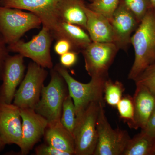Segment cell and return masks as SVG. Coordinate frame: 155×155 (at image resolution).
<instances>
[{"label": "cell", "mask_w": 155, "mask_h": 155, "mask_svg": "<svg viewBox=\"0 0 155 155\" xmlns=\"http://www.w3.org/2000/svg\"><path fill=\"white\" fill-rule=\"evenodd\" d=\"M54 50L57 54L61 56L70 51H73V48L71 43L68 40L60 38L57 40L54 46Z\"/></svg>", "instance_id": "29"}, {"label": "cell", "mask_w": 155, "mask_h": 155, "mask_svg": "<svg viewBox=\"0 0 155 155\" xmlns=\"http://www.w3.org/2000/svg\"><path fill=\"white\" fill-rule=\"evenodd\" d=\"M119 2V0H94L87 7L92 11L102 14L110 21Z\"/></svg>", "instance_id": "23"}, {"label": "cell", "mask_w": 155, "mask_h": 155, "mask_svg": "<svg viewBox=\"0 0 155 155\" xmlns=\"http://www.w3.org/2000/svg\"><path fill=\"white\" fill-rule=\"evenodd\" d=\"M121 2L134 14L139 23L148 11L153 8L149 0H122Z\"/></svg>", "instance_id": "24"}, {"label": "cell", "mask_w": 155, "mask_h": 155, "mask_svg": "<svg viewBox=\"0 0 155 155\" xmlns=\"http://www.w3.org/2000/svg\"><path fill=\"white\" fill-rule=\"evenodd\" d=\"M76 121V115L74 102L69 94L65 99L63 104L61 122L73 135Z\"/></svg>", "instance_id": "22"}, {"label": "cell", "mask_w": 155, "mask_h": 155, "mask_svg": "<svg viewBox=\"0 0 155 155\" xmlns=\"http://www.w3.org/2000/svg\"><path fill=\"white\" fill-rule=\"evenodd\" d=\"M134 62L128 78L134 81L155 62V10L148 11L130 38Z\"/></svg>", "instance_id": "1"}, {"label": "cell", "mask_w": 155, "mask_h": 155, "mask_svg": "<svg viewBox=\"0 0 155 155\" xmlns=\"http://www.w3.org/2000/svg\"><path fill=\"white\" fill-rule=\"evenodd\" d=\"M64 78L68 87L69 95L75 105L76 115L84 110L91 103H104V89L107 78H91L87 83L79 82L71 76L67 68L60 64L54 68Z\"/></svg>", "instance_id": "2"}, {"label": "cell", "mask_w": 155, "mask_h": 155, "mask_svg": "<svg viewBox=\"0 0 155 155\" xmlns=\"http://www.w3.org/2000/svg\"><path fill=\"white\" fill-rule=\"evenodd\" d=\"M48 75L45 68L35 62H30L26 74L15 93L13 104L21 109L34 110L40 99Z\"/></svg>", "instance_id": "8"}, {"label": "cell", "mask_w": 155, "mask_h": 155, "mask_svg": "<svg viewBox=\"0 0 155 155\" xmlns=\"http://www.w3.org/2000/svg\"><path fill=\"white\" fill-rule=\"evenodd\" d=\"M136 84L145 87L155 96V62L134 80Z\"/></svg>", "instance_id": "25"}, {"label": "cell", "mask_w": 155, "mask_h": 155, "mask_svg": "<svg viewBox=\"0 0 155 155\" xmlns=\"http://www.w3.org/2000/svg\"><path fill=\"white\" fill-rule=\"evenodd\" d=\"M116 107L121 119L127 122V124L132 121L134 112L133 97L129 95L122 97Z\"/></svg>", "instance_id": "26"}, {"label": "cell", "mask_w": 155, "mask_h": 155, "mask_svg": "<svg viewBox=\"0 0 155 155\" xmlns=\"http://www.w3.org/2000/svg\"><path fill=\"white\" fill-rule=\"evenodd\" d=\"M142 130L149 135L155 137V105L148 119L145 127Z\"/></svg>", "instance_id": "31"}, {"label": "cell", "mask_w": 155, "mask_h": 155, "mask_svg": "<svg viewBox=\"0 0 155 155\" xmlns=\"http://www.w3.org/2000/svg\"><path fill=\"white\" fill-rule=\"evenodd\" d=\"M22 119L21 154H28L44 137L47 120L32 109H20Z\"/></svg>", "instance_id": "12"}, {"label": "cell", "mask_w": 155, "mask_h": 155, "mask_svg": "<svg viewBox=\"0 0 155 155\" xmlns=\"http://www.w3.org/2000/svg\"><path fill=\"white\" fill-rule=\"evenodd\" d=\"M0 137L4 143L20 147L22 142V119L19 107L0 101Z\"/></svg>", "instance_id": "13"}, {"label": "cell", "mask_w": 155, "mask_h": 155, "mask_svg": "<svg viewBox=\"0 0 155 155\" xmlns=\"http://www.w3.org/2000/svg\"><path fill=\"white\" fill-rule=\"evenodd\" d=\"M119 50L114 43L92 41L81 51L85 69L91 78H108V70Z\"/></svg>", "instance_id": "9"}, {"label": "cell", "mask_w": 155, "mask_h": 155, "mask_svg": "<svg viewBox=\"0 0 155 155\" xmlns=\"http://www.w3.org/2000/svg\"><path fill=\"white\" fill-rule=\"evenodd\" d=\"M133 97L134 112L132 121L128 123L130 128L144 129L155 105V96L145 87L136 84Z\"/></svg>", "instance_id": "15"}, {"label": "cell", "mask_w": 155, "mask_h": 155, "mask_svg": "<svg viewBox=\"0 0 155 155\" xmlns=\"http://www.w3.org/2000/svg\"><path fill=\"white\" fill-rule=\"evenodd\" d=\"M0 33V79L2 80L3 68L6 59L9 56L8 46Z\"/></svg>", "instance_id": "30"}, {"label": "cell", "mask_w": 155, "mask_h": 155, "mask_svg": "<svg viewBox=\"0 0 155 155\" xmlns=\"http://www.w3.org/2000/svg\"><path fill=\"white\" fill-rule=\"evenodd\" d=\"M35 153L37 155H69L67 153L59 150L47 143L40 144L37 147Z\"/></svg>", "instance_id": "27"}, {"label": "cell", "mask_w": 155, "mask_h": 155, "mask_svg": "<svg viewBox=\"0 0 155 155\" xmlns=\"http://www.w3.org/2000/svg\"><path fill=\"white\" fill-rule=\"evenodd\" d=\"M155 153V137L141 130L129 139L122 155H154Z\"/></svg>", "instance_id": "20"}, {"label": "cell", "mask_w": 155, "mask_h": 155, "mask_svg": "<svg viewBox=\"0 0 155 155\" xmlns=\"http://www.w3.org/2000/svg\"><path fill=\"white\" fill-rule=\"evenodd\" d=\"M87 17L86 30L92 42H113L114 32L110 20L99 13L84 7Z\"/></svg>", "instance_id": "17"}, {"label": "cell", "mask_w": 155, "mask_h": 155, "mask_svg": "<svg viewBox=\"0 0 155 155\" xmlns=\"http://www.w3.org/2000/svg\"><path fill=\"white\" fill-rule=\"evenodd\" d=\"M77 60V52L70 51L60 56V64L65 68H70L75 65Z\"/></svg>", "instance_id": "28"}, {"label": "cell", "mask_w": 155, "mask_h": 155, "mask_svg": "<svg viewBox=\"0 0 155 155\" xmlns=\"http://www.w3.org/2000/svg\"><path fill=\"white\" fill-rule=\"evenodd\" d=\"M101 103H91L76 115L73 131L75 155H94L97 143V122Z\"/></svg>", "instance_id": "3"}, {"label": "cell", "mask_w": 155, "mask_h": 155, "mask_svg": "<svg viewBox=\"0 0 155 155\" xmlns=\"http://www.w3.org/2000/svg\"><path fill=\"white\" fill-rule=\"evenodd\" d=\"M101 103L97 121V143L94 155H122L130 137L126 130L114 129L107 119Z\"/></svg>", "instance_id": "7"}, {"label": "cell", "mask_w": 155, "mask_h": 155, "mask_svg": "<svg viewBox=\"0 0 155 155\" xmlns=\"http://www.w3.org/2000/svg\"><path fill=\"white\" fill-rule=\"evenodd\" d=\"M153 9L155 10V0H149Z\"/></svg>", "instance_id": "33"}, {"label": "cell", "mask_w": 155, "mask_h": 155, "mask_svg": "<svg viewBox=\"0 0 155 155\" xmlns=\"http://www.w3.org/2000/svg\"><path fill=\"white\" fill-rule=\"evenodd\" d=\"M51 33L56 40L64 38L70 42L73 51L76 52L81 51L92 42L89 35L84 29L79 25L67 22H58Z\"/></svg>", "instance_id": "18"}, {"label": "cell", "mask_w": 155, "mask_h": 155, "mask_svg": "<svg viewBox=\"0 0 155 155\" xmlns=\"http://www.w3.org/2000/svg\"><path fill=\"white\" fill-rule=\"evenodd\" d=\"M47 144L69 155H75L74 137L61 120L48 123L44 135Z\"/></svg>", "instance_id": "16"}, {"label": "cell", "mask_w": 155, "mask_h": 155, "mask_svg": "<svg viewBox=\"0 0 155 155\" xmlns=\"http://www.w3.org/2000/svg\"><path fill=\"white\" fill-rule=\"evenodd\" d=\"M54 39L51 31L45 26L30 41L21 40L8 45L9 52L17 53L45 68L52 69L53 63L51 47Z\"/></svg>", "instance_id": "6"}, {"label": "cell", "mask_w": 155, "mask_h": 155, "mask_svg": "<svg viewBox=\"0 0 155 155\" xmlns=\"http://www.w3.org/2000/svg\"><path fill=\"white\" fill-rule=\"evenodd\" d=\"M60 0H0V6L25 10L36 15L42 25L51 31L58 22L57 9Z\"/></svg>", "instance_id": "10"}, {"label": "cell", "mask_w": 155, "mask_h": 155, "mask_svg": "<svg viewBox=\"0 0 155 155\" xmlns=\"http://www.w3.org/2000/svg\"><path fill=\"white\" fill-rule=\"evenodd\" d=\"M49 83L44 86L39 101L34 110L47 120L48 123L61 120L63 104L69 94L64 78L54 69L51 70Z\"/></svg>", "instance_id": "5"}, {"label": "cell", "mask_w": 155, "mask_h": 155, "mask_svg": "<svg viewBox=\"0 0 155 155\" xmlns=\"http://www.w3.org/2000/svg\"><path fill=\"white\" fill-rule=\"evenodd\" d=\"M5 144L4 143V142L2 140L0 137V152L2 151L4 148L5 147Z\"/></svg>", "instance_id": "32"}, {"label": "cell", "mask_w": 155, "mask_h": 155, "mask_svg": "<svg viewBox=\"0 0 155 155\" xmlns=\"http://www.w3.org/2000/svg\"><path fill=\"white\" fill-rule=\"evenodd\" d=\"M84 0H60L57 9L58 22L79 25L86 30Z\"/></svg>", "instance_id": "19"}, {"label": "cell", "mask_w": 155, "mask_h": 155, "mask_svg": "<svg viewBox=\"0 0 155 155\" xmlns=\"http://www.w3.org/2000/svg\"><path fill=\"white\" fill-rule=\"evenodd\" d=\"M125 88L122 82L110 79L106 80L104 89V99L109 105L116 107L122 97Z\"/></svg>", "instance_id": "21"}, {"label": "cell", "mask_w": 155, "mask_h": 155, "mask_svg": "<svg viewBox=\"0 0 155 155\" xmlns=\"http://www.w3.org/2000/svg\"><path fill=\"white\" fill-rule=\"evenodd\" d=\"M154 155H155V154H154Z\"/></svg>", "instance_id": "35"}, {"label": "cell", "mask_w": 155, "mask_h": 155, "mask_svg": "<svg viewBox=\"0 0 155 155\" xmlns=\"http://www.w3.org/2000/svg\"><path fill=\"white\" fill-rule=\"evenodd\" d=\"M114 32V42L119 49L126 51L130 44L131 34L139 22L135 16L120 1L110 21Z\"/></svg>", "instance_id": "14"}, {"label": "cell", "mask_w": 155, "mask_h": 155, "mask_svg": "<svg viewBox=\"0 0 155 155\" xmlns=\"http://www.w3.org/2000/svg\"><path fill=\"white\" fill-rule=\"evenodd\" d=\"M84 1H85V0H84ZM86 1H90V2H93V1H94V0H86Z\"/></svg>", "instance_id": "34"}, {"label": "cell", "mask_w": 155, "mask_h": 155, "mask_svg": "<svg viewBox=\"0 0 155 155\" xmlns=\"http://www.w3.org/2000/svg\"><path fill=\"white\" fill-rule=\"evenodd\" d=\"M41 25V20L31 12L0 6V33L8 45L19 41L27 31Z\"/></svg>", "instance_id": "4"}, {"label": "cell", "mask_w": 155, "mask_h": 155, "mask_svg": "<svg viewBox=\"0 0 155 155\" xmlns=\"http://www.w3.org/2000/svg\"><path fill=\"white\" fill-rule=\"evenodd\" d=\"M25 69L23 56L18 54L8 56L3 68V83L0 87V101L12 103L17 87L24 78Z\"/></svg>", "instance_id": "11"}]
</instances>
